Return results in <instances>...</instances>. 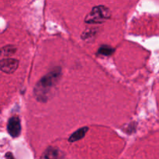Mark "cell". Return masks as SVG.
I'll return each instance as SVG.
<instances>
[{"mask_svg":"<svg viewBox=\"0 0 159 159\" xmlns=\"http://www.w3.org/2000/svg\"><path fill=\"white\" fill-rule=\"evenodd\" d=\"M16 52V47L9 44L3 47L0 49V55L4 57H10Z\"/></svg>","mask_w":159,"mask_h":159,"instance_id":"cell-7","label":"cell"},{"mask_svg":"<svg viewBox=\"0 0 159 159\" xmlns=\"http://www.w3.org/2000/svg\"><path fill=\"white\" fill-rule=\"evenodd\" d=\"M96 31H94L93 30H85L83 34H82V38L83 40H93V37H96Z\"/></svg>","mask_w":159,"mask_h":159,"instance_id":"cell-9","label":"cell"},{"mask_svg":"<svg viewBox=\"0 0 159 159\" xmlns=\"http://www.w3.org/2000/svg\"><path fill=\"white\" fill-rule=\"evenodd\" d=\"M88 130H89L88 127H82V128L79 129V130H76L75 132H74V133L70 136L69 139H68V141L71 143H73L82 139V138L85 136V134H86V133L88 132Z\"/></svg>","mask_w":159,"mask_h":159,"instance_id":"cell-6","label":"cell"},{"mask_svg":"<svg viewBox=\"0 0 159 159\" xmlns=\"http://www.w3.org/2000/svg\"><path fill=\"white\" fill-rule=\"evenodd\" d=\"M65 153L55 147H49L42 154L40 159H64Z\"/></svg>","mask_w":159,"mask_h":159,"instance_id":"cell-5","label":"cell"},{"mask_svg":"<svg viewBox=\"0 0 159 159\" xmlns=\"http://www.w3.org/2000/svg\"><path fill=\"white\" fill-rule=\"evenodd\" d=\"M7 130L12 138H18L21 133V124L18 116H12L8 121Z\"/></svg>","mask_w":159,"mask_h":159,"instance_id":"cell-3","label":"cell"},{"mask_svg":"<svg viewBox=\"0 0 159 159\" xmlns=\"http://www.w3.org/2000/svg\"><path fill=\"white\" fill-rule=\"evenodd\" d=\"M111 17V11L105 6H96L85 16V22L88 24H100Z\"/></svg>","mask_w":159,"mask_h":159,"instance_id":"cell-2","label":"cell"},{"mask_svg":"<svg viewBox=\"0 0 159 159\" xmlns=\"http://www.w3.org/2000/svg\"><path fill=\"white\" fill-rule=\"evenodd\" d=\"M0 112H1V107H0Z\"/></svg>","mask_w":159,"mask_h":159,"instance_id":"cell-11","label":"cell"},{"mask_svg":"<svg viewBox=\"0 0 159 159\" xmlns=\"http://www.w3.org/2000/svg\"><path fill=\"white\" fill-rule=\"evenodd\" d=\"M61 77V68H54L52 71L41 78L34 89V97L40 102H46L53 95V90L57 86Z\"/></svg>","mask_w":159,"mask_h":159,"instance_id":"cell-1","label":"cell"},{"mask_svg":"<svg viewBox=\"0 0 159 159\" xmlns=\"http://www.w3.org/2000/svg\"><path fill=\"white\" fill-rule=\"evenodd\" d=\"M19 66V61L15 58H5L0 60V70L6 74L15 72Z\"/></svg>","mask_w":159,"mask_h":159,"instance_id":"cell-4","label":"cell"},{"mask_svg":"<svg viewBox=\"0 0 159 159\" xmlns=\"http://www.w3.org/2000/svg\"><path fill=\"white\" fill-rule=\"evenodd\" d=\"M6 159H15L13 157V155H12L11 152H8V153L6 154Z\"/></svg>","mask_w":159,"mask_h":159,"instance_id":"cell-10","label":"cell"},{"mask_svg":"<svg viewBox=\"0 0 159 159\" xmlns=\"http://www.w3.org/2000/svg\"><path fill=\"white\" fill-rule=\"evenodd\" d=\"M115 49L113 48H112V47L109 46V45H102V46L98 49L97 54L105 56V57H110V56L113 55Z\"/></svg>","mask_w":159,"mask_h":159,"instance_id":"cell-8","label":"cell"}]
</instances>
